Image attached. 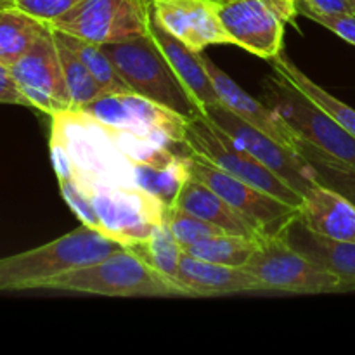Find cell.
<instances>
[{
  "label": "cell",
  "instance_id": "obj_1",
  "mask_svg": "<svg viewBox=\"0 0 355 355\" xmlns=\"http://www.w3.org/2000/svg\"><path fill=\"white\" fill-rule=\"evenodd\" d=\"M51 158L55 173L139 187L168 208L189 179L187 149L107 125L85 111L52 116Z\"/></svg>",
  "mask_w": 355,
  "mask_h": 355
},
{
  "label": "cell",
  "instance_id": "obj_2",
  "mask_svg": "<svg viewBox=\"0 0 355 355\" xmlns=\"http://www.w3.org/2000/svg\"><path fill=\"white\" fill-rule=\"evenodd\" d=\"M61 194L82 224L110 236L125 248L149 241L166 220L168 207L139 187L82 173H55Z\"/></svg>",
  "mask_w": 355,
  "mask_h": 355
},
{
  "label": "cell",
  "instance_id": "obj_3",
  "mask_svg": "<svg viewBox=\"0 0 355 355\" xmlns=\"http://www.w3.org/2000/svg\"><path fill=\"white\" fill-rule=\"evenodd\" d=\"M40 290L123 298H193L189 291L163 276L130 248H121L97 262L49 277Z\"/></svg>",
  "mask_w": 355,
  "mask_h": 355
},
{
  "label": "cell",
  "instance_id": "obj_4",
  "mask_svg": "<svg viewBox=\"0 0 355 355\" xmlns=\"http://www.w3.org/2000/svg\"><path fill=\"white\" fill-rule=\"evenodd\" d=\"M121 248V243L82 224L54 241L0 259V291L40 290L49 277L97 262Z\"/></svg>",
  "mask_w": 355,
  "mask_h": 355
},
{
  "label": "cell",
  "instance_id": "obj_5",
  "mask_svg": "<svg viewBox=\"0 0 355 355\" xmlns=\"http://www.w3.org/2000/svg\"><path fill=\"white\" fill-rule=\"evenodd\" d=\"M103 49L134 94L155 101L186 118L203 114L149 31L148 35L127 42L104 44Z\"/></svg>",
  "mask_w": 355,
  "mask_h": 355
},
{
  "label": "cell",
  "instance_id": "obj_6",
  "mask_svg": "<svg viewBox=\"0 0 355 355\" xmlns=\"http://www.w3.org/2000/svg\"><path fill=\"white\" fill-rule=\"evenodd\" d=\"M184 146L187 151L205 156L218 168L231 173L236 179L260 191H266L291 207L300 208L304 203V196L300 193H297L290 184L284 182L269 166L259 162L246 149H243L238 142L232 141L207 114L191 118L186 128V135H184Z\"/></svg>",
  "mask_w": 355,
  "mask_h": 355
},
{
  "label": "cell",
  "instance_id": "obj_7",
  "mask_svg": "<svg viewBox=\"0 0 355 355\" xmlns=\"http://www.w3.org/2000/svg\"><path fill=\"white\" fill-rule=\"evenodd\" d=\"M245 269L259 277L269 291L279 293H342L345 281L298 252L283 236L263 239Z\"/></svg>",
  "mask_w": 355,
  "mask_h": 355
},
{
  "label": "cell",
  "instance_id": "obj_8",
  "mask_svg": "<svg viewBox=\"0 0 355 355\" xmlns=\"http://www.w3.org/2000/svg\"><path fill=\"white\" fill-rule=\"evenodd\" d=\"M187 163L189 177L200 180L224 198L234 210L255 225L263 239L283 236L300 217V208L291 207L279 198L236 179L198 153L187 151Z\"/></svg>",
  "mask_w": 355,
  "mask_h": 355
},
{
  "label": "cell",
  "instance_id": "obj_9",
  "mask_svg": "<svg viewBox=\"0 0 355 355\" xmlns=\"http://www.w3.org/2000/svg\"><path fill=\"white\" fill-rule=\"evenodd\" d=\"M269 104L302 139L355 168V137L314 101L283 76H269L263 85Z\"/></svg>",
  "mask_w": 355,
  "mask_h": 355
},
{
  "label": "cell",
  "instance_id": "obj_10",
  "mask_svg": "<svg viewBox=\"0 0 355 355\" xmlns=\"http://www.w3.org/2000/svg\"><path fill=\"white\" fill-rule=\"evenodd\" d=\"M151 0H83L51 26L59 31L92 42L118 44L148 35Z\"/></svg>",
  "mask_w": 355,
  "mask_h": 355
},
{
  "label": "cell",
  "instance_id": "obj_11",
  "mask_svg": "<svg viewBox=\"0 0 355 355\" xmlns=\"http://www.w3.org/2000/svg\"><path fill=\"white\" fill-rule=\"evenodd\" d=\"M9 69L30 107L51 116L73 111L51 24Z\"/></svg>",
  "mask_w": 355,
  "mask_h": 355
},
{
  "label": "cell",
  "instance_id": "obj_12",
  "mask_svg": "<svg viewBox=\"0 0 355 355\" xmlns=\"http://www.w3.org/2000/svg\"><path fill=\"white\" fill-rule=\"evenodd\" d=\"M82 111L107 125L128 128L186 149L184 135L191 118L134 92L106 94Z\"/></svg>",
  "mask_w": 355,
  "mask_h": 355
},
{
  "label": "cell",
  "instance_id": "obj_13",
  "mask_svg": "<svg viewBox=\"0 0 355 355\" xmlns=\"http://www.w3.org/2000/svg\"><path fill=\"white\" fill-rule=\"evenodd\" d=\"M205 114L217 127H220L232 141L238 142L250 155H253L259 162L269 166L274 173H277L284 182L290 184L302 196H305L318 184V180L312 175L311 166L298 155L297 149L286 148L274 137L267 135L266 132L246 123L245 120L236 116L232 111H229L224 104L210 106L205 111Z\"/></svg>",
  "mask_w": 355,
  "mask_h": 355
},
{
  "label": "cell",
  "instance_id": "obj_14",
  "mask_svg": "<svg viewBox=\"0 0 355 355\" xmlns=\"http://www.w3.org/2000/svg\"><path fill=\"white\" fill-rule=\"evenodd\" d=\"M215 9L231 44L267 61L283 51L286 23L263 0H231Z\"/></svg>",
  "mask_w": 355,
  "mask_h": 355
},
{
  "label": "cell",
  "instance_id": "obj_15",
  "mask_svg": "<svg viewBox=\"0 0 355 355\" xmlns=\"http://www.w3.org/2000/svg\"><path fill=\"white\" fill-rule=\"evenodd\" d=\"M155 19L191 51L203 52L208 45L231 44L217 9L207 0H151Z\"/></svg>",
  "mask_w": 355,
  "mask_h": 355
},
{
  "label": "cell",
  "instance_id": "obj_16",
  "mask_svg": "<svg viewBox=\"0 0 355 355\" xmlns=\"http://www.w3.org/2000/svg\"><path fill=\"white\" fill-rule=\"evenodd\" d=\"M200 58L203 66L207 68L211 82H214L215 90H217L220 103L227 107L229 111L245 120L246 123L253 125L259 130L266 132L267 135L276 139L277 142L284 144L286 148H295L298 134L266 103H260L255 97L250 96L246 90H243L231 76L225 71H222L208 55L200 52Z\"/></svg>",
  "mask_w": 355,
  "mask_h": 355
},
{
  "label": "cell",
  "instance_id": "obj_17",
  "mask_svg": "<svg viewBox=\"0 0 355 355\" xmlns=\"http://www.w3.org/2000/svg\"><path fill=\"white\" fill-rule=\"evenodd\" d=\"M179 281L193 298L269 291V288L245 267L207 262L194 259L186 252L180 257Z\"/></svg>",
  "mask_w": 355,
  "mask_h": 355
},
{
  "label": "cell",
  "instance_id": "obj_18",
  "mask_svg": "<svg viewBox=\"0 0 355 355\" xmlns=\"http://www.w3.org/2000/svg\"><path fill=\"white\" fill-rule=\"evenodd\" d=\"M149 35L158 45L159 51L170 62L173 71L184 83L186 90L189 92L191 99L196 104L198 110L205 114V111L210 106H217L220 103L217 90H215L214 82L208 75L207 68L203 66L200 58V52H194L187 47L186 44L173 37L172 33L165 30L158 21L155 19L151 12V21H149Z\"/></svg>",
  "mask_w": 355,
  "mask_h": 355
},
{
  "label": "cell",
  "instance_id": "obj_19",
  "mask_svg": "<svg viewBox=\"0 0 355 355\" xmlns=\"http://www.w3.org/2000/svg\"><path fill=\"white\" fill-rule=\"evenodd\" d=\"M298 220L322 238L355 243V205L331 187L315 184L304 196Z\"/></svg>",
  "mask_w": 355,
  "mask_h": 355
},
{
  "label": "cell",
  "instance_id": "obj_20",
  "mask_svg": "<svg viewBox=\"0 0 355 355\" xmlns=\"http://www.w3.org/2000/svg\"><path fill=\"white\" fill-rule=\"evenodd\" d=\"M173 207L180 208L187 214L196 215V217L220 227L222 231L229 232V234L246 236V238L257 239V241H263L262 234L257 231V227L248 218H245L238 210H234L214 189L205 186L200 180L193 179V177H189L184 182Z\"/></svg>",
  "mask_w": 355,
  "mask_h": 355
},
{
  "label": "cell",
  "instance_id": "obj_21",
  "mask_svg": "<svg viewBox=\"0 0 355 355\" xmlns=\"http://www.w3.org/2000/svg\"><path fill=\"white\" fill-rule=\"evenodd\" d=\"M291 246L321 263L347 283L350 291L355 290V243L333 241L309 231L300 220H295L284 232Z\"/></svg>",
  "mask_w": 355,
  "mask_h": 355
},
{
  "label": "cell",
  "instance_id": "obj_22",
  "mask_svg": "<svg viewBox=\"0 0 355 355\" xmlns=\"http://www.w3.org/2000/svg\"><path fill=\"white\" fill-rule=\"evenodd\" d=\"M270 68L276 75L283 76L284 80L291 83V85L297 87L304 96H307L309 99L314 101L319 107L326 111V113L331 114L347 132L355 137V110L349 104H345L343 101L336 99L335 96L328 92V90L322 89L321 85L314 82L312 78H309L283 51L277 55L269 59Z\"/></svg>",
  "mask_w": 355,
  "mask_h": 355
},
{
  "label": "cell",
  "instance_id": "obj_23",
  "mask_svg": "<svg viewBox=\"0 0 355 355\" xmlns=\"http://www.w3.org/2000/svg\"><path fill=\"white\" fill-rule=\"evenodd\" d=\"M49 28V23L37 19L16 7L0 9V64L10 68Z\"/></svg>",
  "mask_w": 355,
  "mask_h": 355
},
{
  "label": "cell",
  "instance_id": "obj_24",
  "mask_svg": "<svg viewBox=\"0 0 355 355\" xmlns=\"http://www.w3.org/2000/svg\"><path fill=\"white\" fill-rule=\"evenodd\" d=\"M52 35H54L55 45L59 51V59H61L62 73H64L66 85H68L69 97H71L73 111H82L94 101L99 97L106 96L103 87L96 82L90 69L87 68L85 62L82 61L75 49L68 44L64 33L55 28H52Z\"/></svg>",
  "mask_w": 355,
  "mask_h": 355
},
{
  "label": "cell",
  "instance_id": "obj_25",
  "mask_svg": "<svg viewBox=\"0 0 355 355\" xmlns=\"http://www.w3.org/2000/svg\"><path fill=\"white\" fill-rule=\"evenodd\" d=\"M298 155L311 166L312 175L319 184L331 187L336 193L343 194L347 200L355 205V168L342 159L333 158L331 155L322 151L318 146L311 144L309 141L298 135L295 142Z\"/></svg>",
  "mask_w": 355,
  "mask_h": 355
},
{
  "label": "cell",
  "instance_id": "obj_26",
  "mask_svg": "<svg viewBox=\"0 0 355 355\" xmlns=\"http://www.w3.org/2000/svg\"><path fill=\"white\" fill-rule=\"evenodd\" d=\"M260 243L262 241L246 238V236L222 232V234L210 236L203 241L187 246V248H184V252L194 259L207 260V262L231 267H245L250 262V259L255 255Z\"/></svg>",
  "mask_w": 355,
  "mask_h": 355
},
{
  "label": "cell",
  "instance_id": "obj_27",
  "mask_svg": "<svg viewBox=\"0 0 355 355\" xmlns=\"http://www.w3.org/2000/svg\"><path fill=\"white\" fill-rule=\"evenodd\" d=\"M134 252L139 255L144 257L155 269H158L163 276L168 277L170 281L177 283L182 286L179 281V266H180V257H182L184 250L175 239V236L170 231L166 220L159 225L151 236V239L142 245L134 246ZM184 288V286H182ZM186 290V288H184Z\"/></svg>",
  "mask_w": 355,
  "mask_h": 355
},
{
  "label": "cell",
  "instance_id": "obj_28",
  "mask_svg": "<svg viewBox=\"0 0 355 355\" xmlns=\"http://www.w3.org/2000/svg\"><path fill=\"white\" fill-rule=\"evenodd\" d=\"M64 33V31H62ZM68 44L75 49L76 54L82 58V61L85 62L87 68L90 69L92 76L96 78V82L103 87V90L106 94H127L132 92L130 87L127 85L123 78L120 76L118 69L114 68L113 61L110 59V55L104 52L103 45L92 44V42L80 40V38L71 37V35L64 33Z\"/></svg>",
  "mask_w": 355,
  "mask_h": 355
},
{
  "label": "cell",
  "instance_id": "obj_29",
  "mask_svg": "<svg viewBox=\"0 0 355 355\" xmlns=\"http://www.w3.org/2000/svg\"><path fill=\"white\" fill-rule=\"evenodd\" d=\"M166 224H168L170 231L175 236L179 245L182 246V250L194 245V243L203 241V239L210 238V236L225 232L220 227H217V225L210 224V222L203 220V218L196 217L193 214H187V211L180 210L177 207L168 208V211H166Z\"/></svg>",
  "mask_w": 355,
  "mask_h": 355
},
{
  "label": "cell",
  "instance_id": "obj_30",
  "mask_svg": "<svg viewBox=\"0 0 355 355\" xmlns=\"http://www.w3.org/2000/svg\"><path fill=\"white\" fill-rule=\"evenodd\" d=\"M83 0H14L12 7L51 24Z\"/></svg>",
  "mask_w": 355,
  "mask_h": 355
},
{
  "label": "cell",
  "instance_id": "obj_31",
  "mask_svg": "<svg viewBox=\"0 0 355 355\" xmlns=\"http://www.w3.org/2000/svg\"><path fill=\"white\" fill-rule=\"evenodd\" d=\"M297 12L304 14L314 23L328 28L333 33L338 35L345 42L352 44L355 47V12H340V14H321L309 10L305 7H297Z\"/></svg>",
  "mask_w": 355,
  "mask_h": 355
},
{
  "label": "cell",
  "instance_id": "obj_32",
  "mask_svg": "<svg viewBox=\"0 0 355 355\" xmlns=\"http://www.w3.org/2000/svg\"><path fill=\"white\" fill-rule=\"evenodd\" d=\"M0 104H14V106H24L30 107L28 101L17 89L16 82H14L10 69L0 64Z\"/></svg>",
  "mask_w": 355,
  "mask_h": 355
},
{
  "label": "cell",
  "instance_id": "obj_33",
  "mask_svg": "<svg viewBox=\"0 0 355 355\" xmlns=\"http://www.w3.org/2000/svg\"><path fill=\"white\" fill-rule=\"evenodd\" d=\"M295 6L305 7V9L321 14L354 12L350 0H295Z\"/></svg>",
  "mask_w": 355,
  "mask_h": 355
},
{
  "label": "cell",
  "instance_id": "obj_34",
  "mask_svg": "<svg viewBox=\"0 0 355 355\" xmlns=\"http://www.w3.org/2000/svg\"><path fill=\"white\" fill-rule=\"evenodd\" d=\"M263 2H266L267 6L270 7V9H272V10H276V12L279 14L281 17H283V21H284V23H293V19H291V16H290V14L286 12V9H284V7L281 6V2H279V0H263Z\"/></svg>",
  "mask_w": 355,
  "mask_h": 355
},
{
  "label": "cell",
  "instance_id": "obj_35",
  "mask_svg": "<svg viewBox=\"0 0 355 355\" xmlns=\"http://www.w3.org/2000/svg\"><path fill=\"white\" fill-rule=\"evenodd\" d=\"M281 2V6L284 7V9H286V12L290 14L291 16V19H295V16H297V6H295V0H279Z\"/></svg>",
  "mask_w": 355,
  "mask_h": 355
},
{
  "label": "cell",
  "instance_id": "obj_36",
  "mask_svg": "<svg viewBox=\"0 0 355 355\" xmlns=\"http://www.w3.org/2000/svg\"><path fill=\"white\" fill-rule=\"evenodd\" d=\"M207 2H210V3H211V6L218 7V6H224V3L231 2V0H207Z\"/></svg>",
  "mask_w": 355,
  "mask_h": 355
},
{
  "label": "cell",
  "instance_id": "obj_37",
  "mask_svg": "<svg viewBox=\"0 0 355 355\" xmlns=\"http://www.w3.org/2000/svg\"><path fill=\"white\" fill-rule=\"evenodd\" d=\"M12 3L14 0H0V9H2V7H12Z\"/></svg>",
  "mask_w": 355,
  "mask_h": 355
},
{
  "label": "cell",
  "instance_id": "obj_38",
  "mask_svg": "<svg viewBox=\"0 0 355 355\" xmlns=\"http://www.w3.org/2000/svg\"><path fill=\"white\" fill-rule=\"evenodd\" d=\"M352 2V7H354V12H355V0H350Z\"/></svg>",
  "mask_w": 355,
  "mask_h": 355
}]
</instances>
